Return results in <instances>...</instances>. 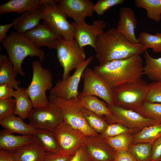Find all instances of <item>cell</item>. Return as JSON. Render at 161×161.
Masks as SVG:
<instances>
[{"label":"cell","mask_w":161,"mask_h":161,"mask_svg":"<svg viewBox=\"0 0 161 161\" xmlns=\"http://www.w3.org/2000/svg\"><path fill=\"white\" fill-rule=\"evenodd\" d=\"M95 50V57L100 64L125 59L145 51L140 44L131 43L114 27L97 37Z\"/></svg>","instance_id":"1"},{"label":"cell","mask_w":161,"mask_h":161,"mask_svg":"<svg viewBox=\"0 0 161 161\" xmlns=\"http://www.w3.org/2000/svg\"><path fill=\"white\" fill-rule=\"evenodd\" d=\"M143 67L140 55H135L125 59L100 64L93 70L112 88L141 78Z\"/></svg>","instance_id":"2"},{"label":"cell","mask_w":161,"mask_h":161,"mask_svg":"<svg viewBox=\"0 0 161 161\" xmlns=\"http://www.w3.org/2000/svg\"><path fill=\"white\" fill-rule=\"evenodd\" d=\"M8 57L17 74L26 76L22 65L27 57H38L41 63L45 58V53L35 47L23 34L12 31L2 42Z\"/></svg>","instance_id":"3"},{"label":"cell","mask_w":161,"mask_h":161,"mask_svg":"<svg viewBox=\"0 0 161 161\" xmlns=\"http://www.w3.org/2000/svg\"><path fill=\"white\" fill-rule=\"evenodd\" d=\"M40 61L32 63V74L31 82L25 91L32 102L33 108L47 106L49 103L46 92L52 86V75L51 72L43 67Z\"/></svg>","instance_id":"4"},{"label":"cell","mask_w":161,"mask_h":161,"mask_svg":"<svg viewBox=\"0 0 161 161\" xmlns=\"http://www.w3.org/2000/svg\"><path fill=\"white\" fill-rule=\"evenodd\" d=\"M148 85L141 78L112 88L114 105L135 111L145 101Z\"/></svg>","instance_id":"5"},{"label":"cell","mask_w":161,"mask_h":161,"mask_svg":"<svg viewBox=\"0 0 161 161\" xmlns=\"http://www.w3.org/2000/svg\"><path fill=\"white\" fill-rule=\"evenodd\" d=\"M58 0H42L39 9L42 12L43 23L64 40L75 39L74 27L58 7Z\"/></svg>","instance_id":"6"},{"label":"cell","mask_w":161,"mask_h":161,"mask_svg":"<svg viewBox=\"0 0 161 161\" xmlns=\"http://www.w3.org/2000/svg\"><path fill=\"white\" fill-rule=\"evenodd\" d=\"M49 100L60 109L65 122L86 136L98 134L89 126L83 113L81 108L76 100H65L51 95H50Z\"/></svg>","instance_id":"7"},{"label":"cell","mask_w":161,"mask_h":161,"mask_svg":"<svg viewBox=\"0 0 161 161\" xmlns=\"http://www.w3.org/2000/svg\"><path fill=\"white\" fill-rule=\"evenodd\" d=\"M55 50L57 58L63 69V80L67 78L71 71L86 60L83 48L80 47L75 39L67 41L61 38Z\"/></svg>","instance_id":"8"},{"label":"cell","mask_w":161,"mask_h":161,"mask_svg":"<svg viewBox=\"0 0 161 161\" xmlns=\"http://www.w3.org/2000/svg\"><path fill=\"white\" fill-rule=\"evenodd\" d=\"M107 105L112 115L103 117L108 124L120 123L132 130L136 134L146 127L159 123L145 117L136 111L115 105Z\"/></svg>","instance_id":"9"},{"label":"cell","mask_w":161,"mask_h":161,"mask_svg":"<svg viewBox=\"0 0 161 161\" xmlns=\"http://www.w3.org/2000/svg\"><path fill=\"white\" fill-rule=\"evenodd\" d=\"M53 131L54 133L60 151L71 156H73L83 146L86 137L82 132L64 121Z\"/></svg>","instance_id":"10"},{"label":"cell","mask_w":161,"mask_h":161,"mask_svg":"<svg viewBox=\"0 0 161 161\" xmlns=\"http://www.w3.org/2000/svg\"><path fill=\"white\" fill-rule=\"evenodd\" d=\"M94 57L91 56L78 67L73 74L64 80H59L50 90V95L66 100H76L79 94L78 88L82 74Z\"/></svg>","instance_id":"11"},{"label":"cell","mask_w":161,"mask_h":161,"mask_svg":"<svg viewBox=\"0 0 161 161\" xmlns=\"http://www.w3.org/2000/svg\"><path fill=\"white\" fill-rule=\"evenodd\" d=\"M83 88L79 94L80 96L92 95L98 97L106 103L113 106L112 88L93 70L86 67L82 76Z\"/></svg>","instance_id":"12"},{"label":"cell","mask_w":161,"mask_h":161,"mask_svg":"<svg viewBox=\"0 0 161 161\" xmlns=\"http://www.w3.org/2000/svg\"><path fill=\"white\" fill-rule=\"evenodd\" d=\"M28 119L29 124L36 129H44L52 131L63 121L60 109L50 102L44 107L33 109Z\"/></svg>","instance_id":"13"},{"label":"cell","mask_w":161,"mask_h":161,"mask_svg":"<svg viewBox=\"0 0 161 161\" xmlns=\"http://www.w3.org/2000/svg\"><path fill=\"white\" fill-rule=\"evenodd\" d=\"M74 27L75 39L79 45L83 47L90 46L95 50L97 37L103 32L106 27L105 21L97 20L92 25L87 24L85 21L79 22L73 21L71 23Z\"/></svg>","instance_id":"14"},{"label":"cell","mask_w":161,"mask_h":161,"mask_svg":"<svg viewBox=\"0 0 161 161\" xmlns=\"http://www.w3.org/2000/svg\"><path fill=\"white\" fill-rule=\"evenodd\" d=\"M57 4L67 17L76 22L85 21L86 18L92 16L94 12L95 4L89 0H58Z\"/></svg>","instance_id":"15"},{"label":"cell","mask_w":161,"mask_h":161,"mask_svg":"<svg viewBox=\"0 0 161 161\" xmlns=\"http://www.w3.org/2000/svg\"><path fill=\"white\" fill-rule=\"evenodd\" d=\"M84 146L92 160L95 161H113L116 152L98 134L86 136Z\"/></svg>","instance_id":"16"},{"label":"cell","mask_w":161,"mask_h":161,"mask_svg":"<svg viewBox=\"0 0 161 161\" xmlns=\"http://www.w3.org/2000/svg\"><path fill=\"white\" fill-rule=\"evenodd\" d=\"M35 47H45L56 49L62 37L43 23L23 34Z\"/></svg>","instance_id":"17"},{"label":"cell","mask_w":161,"mask_h":161,"mask_svg":"<svg viewBox=\"0 0 161 161\" xmlns=\"http://www.w3.org/2000/svg\"><path fill=\"white\" fill-rule=\"evenodd\" d=\"M119 16L116 28L117 31L131 43L139 44L135 33L137 20L133 10L129 7H122L119 10Z\"/></svg>","instance_id":"18"},{"label":"cell","mask_w":161,"mask_h":161,"mask_svg":"<svg viewBox=\"0 0 161 161\" xmlns=\"http://www.w3.org/2000/svg\"><path fill=\"white\" fill-rule=\"evenodd\" d=\"M35 140L33 135H16L4 129L0 131V150L13 153Z\"/></svg>","instance_id":"19"},{"label":"cell","mask_w":161,"mask_h":161,"mask_svg":"<svg viewBox=\"0 0 161 161\" xmlns=\"http://www.w3.org/2000/svg\"><path fill=\"white\" fill-rule=\"evenodd\" d=\"M23 120L19 117L13 114L0 119V125L12 134L33 135L37 129L30 124L26 123Z\"/></svg>","instance_id":"20"},{"label":"cell","mask_w":161,"mask_h":161,"mask_svg":"<svg viewBox=\"0 0 161 161\" xmlns=\"http://www.w3.org/2000/svg\"><path fill=\"white\" fill-rule=\"evenodd\" d=\"M12 153L16 161H42L47 152L35 139Z\"/></svg>","instance_id":"21"},{"label":"cell","mask_w":161,"mask_h":161,"mask_svg":"<svg viewBox=\"0 0 161 161\" xmlns=\"http://www.w3.org/2000/svg\"><path fill=\"white\" fill-rule=\"evenodd\" d=\"M42 0H11L0 6V14L16 12L22 14L39 8Z\"/></svg>","instance_id":"22"},{"label":"cell","mask_w":161,"mask_h":161,"mask_svg":"<svg viewBox=\"0 0 161 161\" xmlns=\"http://www.w3.org/2000/svg\"><path fill=\"white\" fill-rule=\"evenodd\" d=\"M17 73L10 61L7 55H0V85L6 84L15 90L19 86L21 81L16 78Z\"/></svg>","instance_id":"23"},{"label":"cell","mask_w":161,"mask_h":161,"mask_svg":"<svg viewBox=\"0 0 161 161\" xmlns=\"http://www.w3.org/2000/svg\"><path fill=\"white\" fill-rule=\"evenodd\" d=\"M76 100L81 108H85L100 116H110L112 115L107 104L96 96L79 95Z\"/></svg>","instance_id":"24"},{"label":"cell","mask_w":161,"mask_h":161,"mask_svg":"<svg viewBox=\"0 0 161 161\" xmlns=\"http://www.w3.org/2000/svg\"><path fill=\"white\" fill-rule=\"evenodd\" d=\"M13 97L16 102V109L14 115L18 116L23 120L28 118L33 106L25 88L19 86L15 90Z\"/></svg>","instance_id":"25"},{"label":"cell","mask_w":161,"mask_h":161,"mask_svg":"<svg viewBox=\"0 0 161 161\" xmlns=\"http://www.w3.org/2000/svg\"><path fill=\"white\" fill-rule=\"evenodd\" d=\"M33 136L35 140L47 153L61 152L53 131L46 129H37Z\"/></svg>","instance_id":"26"},{"label":"cell","mask_w":161,"mask_h":161,"mask_svg":"<svg viewBox=\"0 0 161 161\" xmlns=\"http://www.w3.org/2000/svg\"><path fill=\"white\" fill-rule=\"evenodd\" d=\"M143 75L153 81H161V57L155 58L146 50L144 55Z\"/></svg>","instance_id":"27"},{"label":"cell","mask_w":161,"mask_h":161,"mask_svg":"<svg viewBox=\"0 0 161 161\" xmlns=\"http://www.w3.org/2000/svg\"><path fill=\"white\" fill-rule=\"evenodd\" d=\"M43 18V13L39 8L30 12L15 25L14 28L17 32L23 34L37 26Z\"/></svg>","instance_id":"28"},{"label":"cell","mask_w":161,"mask_h":161,"mask_svg":"<svg viewBox=\"0 0 161 161\" xmlns=\"http://www.w3.org/2000/svg\"><path fill=\"white\" fill-rule=\"evenodd\" d=\"M161 136V123L146 127L134 135L132 143L152 144Z\"/></svg>","instance_id":"29"},{"label":"cell","mask_w":161,"mask_h":161,"mask_svg":"<svg viewBox=\"0 0 161 161\" xmlns=\"http://www.w3.org/2000/svg\"><path fill=\"white\" fill-rule=\"evenodd\" d=\"M136 6L145 9L147 17L155 22L161 19V0H135Z\"/></svg>","instance_id":"30"},{"label":"cell","mask_w":161,"mask_h":161,"mask_svg":"<svg viewBox=\"0 0 161 161\" xmlns=\"http://www.w3.org/2000/svg\"><path fill=\"white\" fill-rule=\"evenodd\" d=\"M137 39L145 51L150 48L155 53L161 52V32H157L154 35L143 32L140 33Z\"/></svg>","instance_id":"31"},{"label":"cell","mask_w":161,"mask_h":161,"mask_svg":"<svg viewBox=\"0 0 161 161\" xmlns=\"http://www.w3.org/2000/svg\"><path fill=\"white\" fill-rule=\"evenodd\" d=\"M135 111L145 117L161 123V103L145 101Z\"/></svg>","instance_id":"32"},{"label":"cell","mask_w":161,"mask_h":161,"mask_svg":"<svg viewBox=\"0 0 161 161\" xmlns=\"http://www.w3.org/2000/svg\"><path fill=\"white\" fill-rule=\"evenodd\" d=\"M134 134L130 133L123 134L104 139L114 151L118 152L128 151L133 143Z\"/></svg>","instance_id":"33"},{"label":"cell","mask_w":161,"mask_h":161,"mask_svg":"<svg viewBox=\"0 0 161 161\" xmlns=\"http://www.w3.org/2000/svg\"><path fill=\"white\" fill-rule=\"evenodd\" d=\"M152 144L146 143H132L128 151L137 161H150Z\"/></svg>","instance_id":"34"},{"label":"cell","mask_w":161,"mask_h":161,"mask_svg":"<svg viewBox=\"0 0 161 161\" xmlns=\"http://www.w3.org/2000/svg\"><path fill=\"white\" fill-rule=\"evenodd\" d=\"M81 110L87 123L94 131L99 134L104 131L108 124L103 117L83 108Z\"/></svg>","instance_id":"35"},{"label":"cell","mask_w":161,"mask_h":161,"mask_svg":"<svg viewBox=\"0 0 161 161\" xmlns=\"http://www.w3.org/2000/svg\"><path fill=\"white\" fill-rule=\"evenodd\" d=\"M129 133L135 134L133 130L123 124L116 123L108 124L104 131L101 133L98 134V135L102 138L105 139L122 134Z\"/></svg>","instance_id":"36"},{"label":"cell","mask_w":161,"mask_h":161,"mask_svg":"<svg viewBox=\"0 0 161 161\" xmlns=\"http://www.w3.org/2000/svg\"><path fill=\"white\" fill-rule=\"evenodd\" d=\"M145 101L161 103V81L148 83Z\"/></svg>","instance_id":"37"},{"label":"cell","mask_w":161,"mask_h":161,"mask_svg":"<svg viewBox=\"0 0 161 161\" xmlns=\"http://www.w3.org/2000/svg\"><path fill=\"white\" fill-rule=\"evenodd\" d=\"M124 0H99L94 6V11L99 16L103 15L108 10L115 6L122 4Z\"/></svg>","instance_id":"38"},{"label":"cell","mask_w":161,"mask_h":161,"mask_svg":"<svg viewBox=\"0 0 161 161\" xmlns=\"http://www.w3.org/2000/svg\"><path fill=\"white\" fill-rule=\"evenodd\" d=\"M16 109L15 99L0 100V120L14 114Z\"/></svg>","instance_id":"39"},{"label":"cell","mask_w":161,"mask_h":161,"mask_svg":"<svg viewBox=\"0 0 161 161\" xmlns=\"http://www.w3.org/2000/svg\"><path fill=\"white\" fill-rule=\"evenodd\" d=\"M30 12H27L22 14L20 17H17L12 22L4 25H0V42L2 43L6 38L7 33L9 29L13 26H14L21 20Z\"/></svg>","instance_id":"40"},{"label":"cell","mask_w":161,"mask_h":161,"mask_svg":"<svg viewBox=\"0 0 161 161\" xmlns=\"http://www.w3.org/2000/svg\"><path fill=\"white\" fill-rule=\"evenodd\" d=\"M72 156L61 152L55 153H47L42 161H69Z\"/></svg>","instance_id":"41"},{"label":"cell","mask_w":161,"mask_h":161,"mask_svg":"<svg viewBox=\"0 0 161 161\" xmlns=\"http://www.w3.org/2000/svg\"><path fill=\"white\" fill-rule=\"evenodd\" d=\"M161 157V136L152 144L150 161H158Z\"/></svg>","instance_id":"42"},{"label":"cell","mask_w":161,"mask_h":161,"mask_svg":"<svg viewBox=\"0 0 161 161\" xmlns=\"http://www.w3.org/2000/svg\"><path fill=\"white\" fill-rule=\"evenodd\" d=\"M91 160L83 146L72 156L69 161H90Z\"/></svg>","instance_id":"43"},{"label":"cell","mask_w":161,"mask_h":161,"mask_svg":"<svg viewBox=\"0 0 161 161\" xmlns=\"http://www.w3.org/2000/svg\"><path fill=\"white\" fill-rule=\"evenodd\" d=\"M15 90L13 88L6 84L0 85V100L12 98Z\"/></svg>","instance_id":"44"},{"label":"cell","mask_w":161,"mask_h":161,"mask_svg":"<svg viewBox=\"0 0 161 161\" xmlns=\"http://www.w3.org/2000/svg\"><path fill=\"white\" fill-rule=\"evenodd\" d=\"M113 161H137L128 151L116 152Z\"/></svg>","instance_id":"45"},{"label":"cell","mask_w":161,"mask_h":161,"mask_svg":"<svg viewBox=\"0 0 161 161\" xmlns=\"http://www.w3.org/2000/svg\"><path fill=\"white\" fill-rule=\"evenodd\" d=\"M0 161H16L12 153L0 150Z\"/></svg>","instance_id":"46"},{"label":"cell","mask_w":161,"mask_h":161,"mask_svg":"<svg viewBox=\"0 0 161 161\" xmlns=\"http://www.w3.org/2000/svg\"><path fill=\"white\" fill-rule=\"evenodd\" d=\"M159 161H161V157H160V159Z\"/></svg>","instance_id":"47"},{"label":"cell","mask_w":161,"mask_h":161,"mask_svg":"<svg viewBox=\"0 0 161 161\" xmlns=\"http://www.w3.org/2000/svg\"><path fill=\"white\" fill-rule=\"evenodd\" d=\"M90 161H95L92 160H90Z\"/></svg>","instance_id":"48"},{"label":"cell","mask_w":161,"mask_h":161,"mask_svg":"<svg viewBox=\"0 0 161 161\" xmlns=\"http://www.w3.org/2000/svg\"></svg>","instance_id":"49"}]
</instances>
